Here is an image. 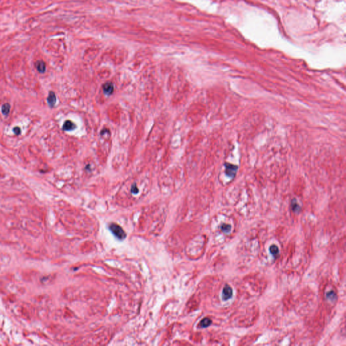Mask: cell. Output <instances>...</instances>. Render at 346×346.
<instances>
[{
	"instance_id": "1",
	"label": "cell",
	"mask_w": 346,
	"mask_h": 346,
	"mask_svg": "<svg viewBox=\"0 0 346 346\" xmlns=\"http://www.w3.org/2000/svg\"><path fill=\"white\" fill-rule=\"evenodd\" d=\"M22 226L23 228L26 230L27 231H29L31 233H37L39 235L41 232L40 226L36 224L34 221H32L31 220L26 219L25 221L22 222Z\"/></svg>"
},
{
	"instance_id": "2",
	"label": "cell",
	"mask_w": 346,
	"mask_h": 346,
	"mask_svg": "<svg viewBox=\"0 0 346 346\" xmlns=\"http://www.w3.org/2000/svg\"><path fill=\"white\" fill-rule=\"evenodd\" d=\"M109 229L113 235L118 239H124L125 237H127V234H126L123 229L120 225L116 224V223H112V224H110L109 225Z\"/></svg>"
},
{
	"instance_id": "3",
	"label": "cell",
	"mask_w": 346,
	"mask_h": 346,
	"mask_svg": "<svg viewBox=\"0 0 346 346\" xmlns=\"http://www.w3.org/2000/svg\"><path fill=\"white\" fill-rule=\"evenodd\" d=\"M233 295V290L229 285H226L222 291V299L227 300L231 298Z\"/></svg>"
},
{
	"instance_id": "4",
	"label": "cell",
	"mask_w": 346,
	"mask_h": 346,
	"mask_svg": "<svg viewBox=\"0 0 346 346\" xmlns=\"http://www.w3.org/2000/svg\"><path fill=\"white\" fill-rule=\"evenodd\" d=\"M103 91L104 93L106 95L109 96L111 95L114 92V85L113 84L110 82H107L103 85Z\"/></svg>"
},
{
	"instance_id": "5",
	"label": "cell",
	"mask_w": 346,
	"mask_h": 346,
	"mask_svg": "<svg viewBox=\"0 0 346 346\" xmlns=\"http://www.w3.org/2000/svg\"><path fill=\"white\" fill-rule=\"evenodd\" d=\"M76 128V125L74 123V122H72L71 120H66L65 121V122L63 124V127L62 128L64 131H72L74 130V129Z\"/></svg>"
},
{
	"instance_id": "6",
	"label": "cell",
	"mask_w": 346,
	"mask_h": 346,
	"mask_svg": "<svg viewBox=\"0 0 346 346\" xmlns=\"http://www.w3.org/2000/svg\"><path fill=\"white\" fill-rule=\"evenodd\" d=\"M225 166H226V173L229 177H232L235 175L237 169V166L232 165V164H228V165L226 164Z\"/></svg>"
},
{
	"instance_id": "7",
	"label": "cell",
	"mask_w": 346,
	"mask_h": 346,
	"mask_svg": "<svg viewBox=\"0 0 346 346\" xmlns=\"http://www.w3.org/2000/svg\"><path fill=\"white\" fill-rule=\"evenodd\" d=\"M35 68L37 70L38 72L40 73H43L46 69V66H45V62L42 60H38L35 62Z\"/></svg>"
},
{
	"instance_id": "8",
	"label": "cell",
	"mask_w": 346,
	"mask_h": 346,
	"mask_svg": "<svg viewBox=\"0 0 346 346\" xmlns=\"http://www.w3.org/2000/svg\"><path fill=\"white\" fill-rule=\"evenodd\" d=\"M47 103L49 104L50 106H54L55 102H56V97H55V94L53 92H50L49 93V96L47 97Z\"/></svg>"
},
{
	"instance_id": "9",
	"label": "cell",
	"mask_w": 346,
	"mask_h": 346,
	"mask_svg": "<svg viewBox=\"0 0 346 346\" xmlns=\"http://www.w3.org/2000/svg\"><path fill=\"white\" fill-rule=\"evenodd\" d=\"M212 324V320L208 318H205L203 320H201L200 323V327L201 328H206L209 327Z\"/></svg>"
},
{
	"instance_id": "10",
	"label": "cell",
	"mask_w": 346,
	"mask_h": 346,
	"mask_svg": "<svg viewBox=\"0 0 346 346\" xmlns=\"http://www.w3.org/2000/svg\"><path fill=\"white\" fill-rule=\"evenodd\" d=\"M269 250H270L271 254L275 258L278 256L279 251V249H278V247H277V246H275V245H272V246L270 247V249H269Z\"/></svg>"
},
{
	"instance_id": "11",
	"label": "cell",
	"mask_w": 346,
	"mask_h": 346,
	"mask_svg": "<svg viewBox=\"0 0 346 346\" xmlns=\"http://www.w3.org/2000/svg\"><path fill=\"white\" fill-rule=\"evenodd\" d=\"M10 106L9 104H4L2 106V112L3 115H8L10 113Z\"/></svg>"
},
{
	"instance_id": "12",
	"label": "cell",
	"mask_w": 346,
	"mask_h": 346,
	"mask_svg": "<svg viewBox=\"0 0 346 346\" xmlns=\"http://www.w3.org/2000/svg\"><path fill=\"white\" fill-rule=\"evenodd\" d=\"M51 277L50 275H49V276H44V277H42V278L41 279V280H40V281H41V284L46 285H47L48 283H50V281H51Z\"/></svg>"
},
{
	"instance_id": "13",
	"label": "cell",
	"mask_w": 346,
	"mask_h": 346,
	"mask_svg": "<svg viewBox=\"0 0 346 346\" xmlns=\"http://www.w3.org/2000/svg\"><path fill=\"white\" fill-rule=\"evenodd\" d=\"M221 230H222L223 232L225 233H229L230 231V230H231V226L230 225H226V224H224L221 226Z\"/></svg>"
},
{
	"instance_id": "14",
	"label": "cell",
	"mask_w": 346,
	"mask_h": 346,
	"mask_svg": "<svg viewBox=\"0 0 346 346\" xmlns=\"http://www.w3.org/2000/svg\"><path fill=\"white\" fill-rule=\"evenodd\" d=\"M327 298L328 299H329L330 300H332V301H334L336 298V294H335V293L333 291H331L330 292H328L327 294Z\"/></svg>"
},
{
	"instance_id": "15",
	"label": "cell",
	"mask_w": 346,
	"mask_h": 346,
	"mask_svg": "<svg viewBox=\"0 0 346 346\" xmlns=\"http://www.w3.org/2000/svg\"><path fill=\"white\" fill-rule=\"evenodd\" d=\"M131 192H132V193H133V194H137V193H138L139 189H138V188L137 187V186H136V185H135V184H134V185L132 186Z\"/></svg>"
},
{
	"instance_id": "16",
	"label": "cell",
	"mask_w": 346,
	"mask_h": 346,
	"mask_svg": "<svg viewBox=\"0 0 346 346\" xmlns=\"http://www.w3.org/2000/svg\"><path fill=\"white\" fill-rule=\"evenodd\" d=\"M14 133H15V134L19 135V134L20 133L21 130H20V128L19 127H15L14 128Z\"/></svg>"
}]
</instances>
